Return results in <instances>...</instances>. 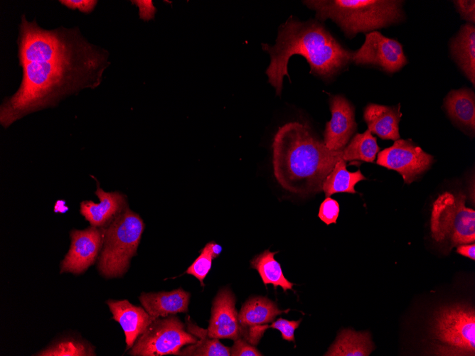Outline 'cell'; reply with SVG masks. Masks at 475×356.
Masks as SVG:
<instances>
[{
    "label": "cell",
    "instance_id": "obj_7",
    "mask_svg": "<svg viewBox=\"0 0 475 356\" xmlns=\"http://www.w3.org/2000/svg\"><path fill=\"white\" fill-rule=\"evenodd\" d=\"M434 353L440 355H474V308L454 305L439 309L432 324Z\"/></svg>",
    "mask_w": 475,
    "mask_h": 356
},
{
    "label": "cell",
    "instance_id": "obj_24",
    "mask_svg": "<svg viewBox=\"0 0 475 356\" xmlns=\"http://www.w3.org/2000/svg\"><path fill=\"white\" fill-rule=\"evenodd\" d=\"M380 151L377 140L367 129L361 134H356L343 150V160L361 161L373 163Z\"/></svg>",
    "mask_w": 475,
    "mask_h": 356
},
{
    "label": "cell",
    "instance_id": "obj_21",
    "mask_svg": "<svg viewBox=\"0 0 475 356\" xmlns=\"http://www.w3.org/2000/svg\"><path fill=\"white\" fill-rule=\"evenodd\" d=\"M373 350L370 333L343 330L324 355L367 356Z\"/></svg>",
    "mask_w": 475,
    "mask_h": 356
},
{
    "label": "cell",
    "instance_id": "obj_35",
    "mask_svg": "<svg viewBox=\"0 0 475 356\" xmlns=\"http://www.w3.org/2000/svg\"><path fill=\"white\" fill-rule=\"evenodd\" d=\"M204 248L210 253L213 259L217 258L222 252V247L214 242H208Z\"/></svg>",
    "mask_w": 475,
    "mask_h": 356
},
{
    "label": "cell",
    "instance_id": "obj_4",
    "mask_svg": "<svg viewBox=\"0 0 475 356\" xmlns=\"http://www.w3.org/2000/svg\"><path fill=\"white\" fill-rule=\"evenodd\" d=\"M402 1L311 0L304 3L316 18L333 21L348 38L397 23L404 18Z\"/></svg>",
    "mask_w": 475,
    "mask_h": 356
},
{
    "label": "cell",
    "instance_id": "obj_30",
    "mask_svg": "<svg viewBox=\"0 0 475 356\" xmlns=\"http://www.w3.org/2000/svg\"><path fill=\"white\" fill-rule=\"evenodd\" d=\"M232 356H261L262 353L257 349L242 338L234 340L230 348Z\"/></svg>",
    "mask_w": 475,
    "mask_h": 356
},
{
    "label": "cell",
    "instance_id": "obj_22",
    "mask_svg": "<svg viewBox=\"0 0 475 356\" xmlns=\"http://www.w3.org/2000/svg\"><path fill=\"white\" fill-rule=\"evenodd\" d=\"M346 163L339 160L324 180L322 190L326 198L337 193H356V184L366 179L360 170L348 171Z\"/></svg>",
    "mask_w": 475,
    "mask_h": 356
},
{
    "label": "cell",
    "instance_id": "obj_11",
    "mask_svg": "<svg viewBox=\"0 0 475 356\" xmlns=\"http://www.w3.org/2000/svg\"><path fill=\"white\" fill-rule=\"evenodd\" d=\"M71 244L61 262L60 272L80 274L91 266L101 250L102 229L90 226L85 230L70 232Z\"/></svg>",
    "mask_w": 475,
    "mask_h": 356
},
{
    "label": "cell",
    "instance_id": "obj_12",
    "mask_svg": "<svg viewBox=\"0 0 475 356\" xmlns=\"http://www.w3.org/2000/svg\"><path fill=\"white\" fill-rule=\"evenodd\" d=\"M331 119L326 124L324 144L331 151H343L357 129L353 105L343 96L329 100Z\"/></svg>",
    "mask_w": 475,
    "mask_h": 356
},
{
    "label": "cell",
    "instance_id": "obj_9",
    "mask_svg": "<svg viewBox=\"0 0 475 356\" xmlns=\"http://www.w3.org/2000/svg\"><path fill=\"white\" fill-rule=\"evenodd\" d=\"M433 161V156L412 140L399 139L391 146L378 152L376 163L396 171L402 176L405 183L410 184L429 169Z\"/></svg>",
    "mask_w": 475,
    "mask_h": 356
},
{
    "label": "cell",
    "instance_id": "obj_31",
    "mask_svg": "<svg viewBox=\"0 0 475 356\" xmlns=\"http://www.w3.org/2000/svg\"><path fill=\"white\" fill-rule=\"evenodd\" d=\"M462 18L470 23L475 22V1L458 0L453 1Z\"/></svg>",
    "mask_w": 475,
    "mask_h": 356
},
{
    "label": "cell",
    "instance_id": "obj_10",
    "mask_svg": "<svg viewBox=\"0 0 475 356\" xmlns=\"http://www.w3.org/2000/svg\"><path fill=\"white\" fill-rule=\"evenodd\" d=\"M351 61L356 65H372L393 73L407 63L402 45L396 40L373 31L365 35L361 47L351 52Z\"/></svg>",
    "mask_w": 475,
    "mask_h": 356
},
{
    "label": "cell",
    "instance_id": "obj_8",
    "mask_svg": "<svg viewBox=\"0 0 475 356\" xmlns=\"http://www.w3.org/2000/svg\"><path fill=\"white\" fill-rule=\"evenodd\" d=\"M196 341V337L186 332L183 323L171 315L154 319L136 340L129 354L135 356L177 355L182 347Z\"/></svg>",
    "mask_w": 475,
    "mask_h": 356
},
{
    "label": "cell",
    "instance_id": "obj_28",
    "mask_svg": "<svg viewBox=\"0 0 475 356\" xmlns=\"http://www.w3.org/2000/svg\"><path fill=\"white\" fill-rule=\"evenodd\" d=\"M340 211L338 203L330 197H327L319 207L318 216L326 225L336 223Z\"/></svg>",
    "mask_w": 475,
    "mask_h": 356
},
{
    "label": "cell",
    "instance_id": "obj_15",
    "mask_svg": "<svg viewBox=\"0 0 475 356\" xmlns=\"http://www.w3.org/2000/svg\"><path fill=\"white\" fill-rule=\"evenodd\" d=\"M97 183L95 194L99 203L85 200L80 203V213L95 227H103L108 225L125 206L124 196L119 192H105Z\"/></svg>",
    "mask_w": 475,
    "mask_h": 356
},
{
    "label": "cell",
    "instance_id": "obj_17",
    "mask_svg": "<svg viewBox=\"0 0 475 356\" xmlns=\"http://www.w3.org/2000/svg\"><path fill=\"white\" fill-rule=\"evenodd\" d=\"M402 114L400 105L385 106L370 103L364 109L363 119L368 129L383 139H400L399 122Z\"/></svg>",
    "mask_w": 475,
    "mask_h": 356
},
{
    "label": "cell",
    "instance_id": "obj_25",
    "mask_svg": "<svg viewBox=\"0 0 475 356\" xmlns=\"http://www.w3.org/2000/svg\"><path fill=\"white\" fill-rule=\"evenodd\" d=\"M191 333L199 337L195 343L180 350L178 355L195 356H229L230 348L223 345L218 338H212L208 335V330L194 326Z\"/></svg>",
    "mask_w": 475,
    "mask_h": 356
},
{
    "label": "cell",
    "instance_id": "obj_16",
    "mask_svg": "<svg viewBox=\"0 0 475 356\" xmlns=\"http://www.w3.org/2000/svg\"><path fill=\"white\" fill-rule=\"evenodd\" d=\"M190 296L178 288L171 291L142 293L139 301L146 312L156 319L187 312Z\"/></svg>",
    "mask_w": 475,
    "mask_h": 356
},
{
    "label": "cell",
    "instance_id": "obj_29",
    "mask_svg": "<svg viewBox=\"0 0 475 356\" xmlns=\"http://www.w3.org/2000/svg\"><path fill=\"white\" fill-rule=\"evenodd\" d=\"M301 321V319L298 320H288L279 318L270 325H267V328L277 329L280 331L284 340L295 342L294 331L299 327Z\"/></svg>",
    "mask_w": 475,
    "mask_h": 356
},
{
    "label": "cell",
    "instance_id": "obj_33",
    "mask_svg": "<svg viewBox=\"0 0 475 356\" xmlns=\"http://www.w3.org/2000/svg\"><path fill=\"white\" fill-rule=\"evenodd\" d=\"M134 2L139 6L141 18L146 21L154 18L156 9L151 1H135Z\"/></svg>",
    "mask_w": 475,
    "mask_h": 356
},
{
    "label": "cell",
    "instance_id": "obj_27",
    "mask_svg": "<svg viewBox=\"0 0 475 356\" xmlns=\"http://www.w3.org/2000/svg\"><path fill=\"white\" fill-rule=\"evenodd\" d=\"M212 259V256L203 248L186 273L194 276L199 280L201 286H204L203 280L211 268Z\"/></svg>",
    "mask_w": 475,
    "mask_h": 356
},
{
    "label": "cell",
    "instance_id": "obj_1",
    "mask_svg": "<svg viewBox=\"0 0 475 356\" xmlns=\"http://www.w3.org/2000/svg\"><path fill=\"white\" fill-rule=\"evenodd\" d=\"M18 45L22 79L16 92L1 104L4 128L83 89H95L110 63L108 52L89 43L78 27L46 30L24 14Z\"/></svg>",
    "mask_w": 475,
    "mask_h": 356
},
{
    "label": "cell",
    "instance_id": "obj_13",
    "mask_svg": "<svg viewBox=\"0 0 475 356\" xmlns=\"http://www.w3.org/2000/svg\"><path fill=\"white\" fill-rule=\"evenodd\" d=\"M245 333L238 319L234 294L228 288H222L213 303L208 328V337L235 340L242 336L245 338Z\"/></svg>",
    "mask_w": 475,
    "mask_h": 356
},
{
    "label": "cell",
    "instance_id": "obj_14",
    "mask_svg": "<svg viewBox=\"0 0 475 356\" xmlns=\"http://www.w3.org/2000/svg\"><path fill=\"white\" fill-rule=\"evenodd\" d=\"M107 304L112 318L120 324L124 330L127 350L131 349L138 337L155 318L144 308L136 306L127 300H109Z\"/></svg>",
    "mask_w": 475,
    "mask_h": 356
},
{
    "label": "cell",
    "instance_id": "obj_34",
    "mask_svg": "<svg viewBox=\"0 0 475 356\" xmlns=\"http://www.w3.org/2000/svg\"><path fill=\"white\" fill-rule=\"evenodd\" d=\"M457 252L462 256L474 260L475 244L474 243H472L459 245L457 249Z\"/></svg>",
    "mask_w": 475,
    "mask_h": 356
},
{
    "label": "cell",
    "instance_id": "obj_20",
    "mask_svg": "<svg viewBox=\"0 0 475 356\" xmlns=\"http://www.w3.org/2000/svg\"><path fill=\"white\" fill-rule=\"evenodd\" d=\"M289 311L279 310L277 304L267 297L255 296L242 306L238 313V319L247 332L248 328L272 322L277 315Z\"/></svg>",
    "mask_w": 475,
    "mask_h": 356
},
{
    "label": "cell",
    "instance_id": "obj_3",
    "mask_svg": "<svg viewBox=\"0 0 475 356\" xmlns=\"http://www.w3.org/2000/svg\"><path fill=\"white\" fill-rule=\"evenodd\" d=\"M262 45L270 55L266 74L277 95L281 94L284 77H289L287 65L293 55L304 56L310 72L324 78L336 75L351 61V52L321 24L315 21L301 22L292 16L279 28L274 45Z\"/></svg>",
    "mask_w": 475,
    "mask_h": 356
},
{
    "label": "cell",
    "instance_id": "obj_6",
    "mask_svg": "<svg viewBox=\"0 0 475 356\" xmlns=\"http://www.w3.org/2000/svg\"><path fill=\"white\" fill-rule=\"evenodd\" d=\"M466 196L444 192L434 202L431 212L432 237L449 249L474 243L475 211L465 205Z\"/></svg>",
    "mask_w": 475,
    "mask_h": 356
},
{
    "label": "cell",
    "instance_id": "obj_18",
    "mask_svg": "<svg viewBox=\"0 0 475 356\" xmlns=\"http://www.w3.org/2000/svg\"><path fill=\"white\" fill-rule=\"evenodd\" d=\"M452 55L466 77L475 84V26L463 24L450 41Z\"/></svg>",
    "mask_w": 475,
    "mask_h": 356
},
{
    "label": "cell",
    "instance_id": "obj_32",
    "mask_svg": "<svg viewBox=\"0 0 475 356\" xmlns=\"http://www.w3.org/2000/svg\"><path fill=\"white\" fill-rule=\"evenodd\" d=\"M60 2L67 8L75 10L78 9L80 12L89 14L92 12L97 1L93 0H62Z\"/></svg>",
    "mask_w": 475,
    "mask_h": 356
},
{
    "label": "cell",
    "instance_id": "obj_2",
    "mask_svg": "<svg viewBox=\"0 0 475 356\" xmlns=\"http://www.w3.org/2000/svg\"><path fill=\"white\" fill-rule=\"evenodd\" d=\"M274 176L286 190L301 195L322 190V184L343 151H331L306 124L287 122L278 128L272 144Z\"/></svg>",
    "mask_w": 475,
    "mask_h": 356
},
{
    "label": "cell",
    "instance_id": "obj_19",
    "mask_svg": "<svg viewBox=\"0 0 475 356\" xmlns=\"http://www.w3.org/2000/svg\"><path fill=\"white\" fill-rule=\"evenodd\" d=\"M449 116L456 122L472 130L475 129V96L467 87L451 90L444 100Z\"/></svg>",
    "mask_w": 475,
    "mask_h": 356
},
{
    "label": "cell",
    "instance_id": "obj_23",
    "mask_svg": "<svg viewBox=\"0 0 475 356\" xmlns=\"http://www.w3.org/2000/svg\"><path fill=\"white\" fill-rule=\"evenodd\" d=\"M277 252L265 250L251 260L250 265L259 272L265 285L271 284L274 288L280 286L286 292L292 290L294 284L284 277L279 263L274 257Z\"/></svg>",
    "mask_w": 475,
    "mask_h": 356
},
{
    "label": "cell",
    "instance_id": "obj_26",
    "mask_svg": "<svg viewBox=\"0 0 475 356\" xmlns=\"http://www.w3.org/2000/svg\"><path fill=\"white\" fill-rule=\"evenodd\" d=\"M35 355L38 356H89L95 355L88 343L75 339H64L50 345Z\"/></svg>",
    "mask_w": 475,
    "mask_h": 356
},
{
    "label": "cell",
    "instance_id": "obj_5",
    "mask_svg": "<svg viewBox=\"0 0 475 356\" xmlns=\"http://www.w3.org/2000/svg\"><path fill=\"white\" fill-rule=\"evenodd\" d=\"M102 229L103 240L98 270L107 278L121 276L136 254L144 223L138 214L126 207Z\"/></svg>",
    "mask_w": 475,
    "mask_h": 356
}]
</instances>
